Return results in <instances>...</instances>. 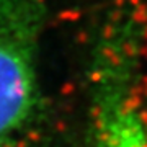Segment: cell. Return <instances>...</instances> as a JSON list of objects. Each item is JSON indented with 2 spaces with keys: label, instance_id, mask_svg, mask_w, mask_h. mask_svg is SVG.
Returning <instances> with one entry per match:
<instances>
[{
  "label": "cell",
  "instance_id": "cell-1",
  "mask_svg": "<svg viewBox=\"0 0 147 147\" xmlns=\"http://www.w3.org/2000/svg\"><path fill=\"white\" fill-rule=\"evenodd\" d=\"M146 36L147 20L137 0H118L95 23L85 65L92 147H147Z\"/></svg>",
  "mask_w": 147,
  "mask_h": 147
},
{
  "label": "cell",
  "instance_id": "cell-2",
  "mask_svg": "<svg viewBox=\"0 0 147 147\" xmlns=\"http://www.w3.org/2000/svg\"><path fill=\"white\" fill-rule=\"evenodd\" d=\"M51 0H0V147H23L47 115L41 42Z\"/></svg>",
  "mask_w": 147,
  "mask_h": 147
}]
</instances>
